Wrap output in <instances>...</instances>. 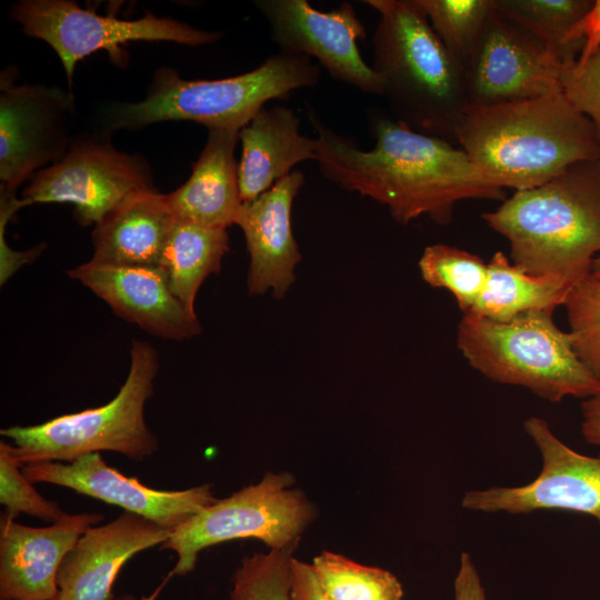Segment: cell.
<instances>
[{"label": "cell", "instance_id": "1", "mask_svg": "<svg viewBox=\"0 0 600 600\" xmlns=\"http://www.w3.org/2000/svg\"><path fill=\"white\" fill-rule=\"evenodd\" d=\"M309 119L317 133L321 174L341 189L386 206L402 224L422 216L447 224L462 200L506 199L504 189L448 140L377 117L371 126L376 143L363 150L314 112L309 111Z\"/></svg>", "mask_w": 600, "mask_h": 600}, {"label": "cell", "instance_id": "2", "mask_svg": "<svg viewBox=\"0 0 600 600\" xmlns=\"http://www.w3.org/2000/svg\"><path fill=\"white\" fill-rule=\"evenodd\" d=\"M454 141L499 187L543 184L570 166L600 160L591 120L562 91L497 106H469Z\"/></svg>", "mask_w": 600, "mask_h": 600}, {"label": "cell", "instance_id": "3", "mask_svg": "<svg viewBox=\"0 0 600 600\" xmlns=\"http://www.w3.org/2000/svg\"><path fill=\"white\" fill-rule=\"evenodd\" d=\"M482 219L509 241L512 263L573 286L600 256V160L577 162L543 184L514 191Z\"/></svg>", "mask_w": 600, "mask_h": 600}, {"label": "cell", "instance_id": "4", "mask_svg": "<svg viewBox=\"0 0 600 600\" xmlns=\"http://www.w3.org/2000/svg\"><path fill=\"white\" fill-rule=\"evenodd\" d=\"M378 13L372 68L383 81L393 119L412 130L454 140L470 106L466 74L417 0H366Z\"/></svg>", "mask_w": 600, "mask_h": 600}, {"label": "cell", "instance_id": "5", "mask_svg": "<svg viewBox=\"0 0 600 600\" xmlns=\"http://www.w3.org/2000/svg\"><path fill=\"white\" fill-rule=\"evenodd\" d=\"M319 64L301 54L279 52L256 69L217 80H186L171 68L156 71L144 99L117 103L108 111L112 130L134 129L161 121H193L209 129L246 126L273 99L318 84Z\"/></svg>", "mask_w": 600, "mask_h": 600}, {"label": "cell", "instance_id": "6", "mask_svg": "<svg viewBox=\"0 0 600 600\" xmlns=\"http://www.w3.org/2000/svg\"><path fill=\"white\" fill-rule=\"evenodd\" d=\"M552 313L529 311L508 322L467 313L457 343L469 364L494 382L523 387L551 402L584 400L600 392V381L579 360L569 332L557 327Z\"/></svg>", "mask_w": 600, "mask_h": 600}, {"label": "cell", "instance_id": "7", "mask_svg": "<svg viewBox=\"0 0 600 600\" xmlns=\"http://www.w3.org/2000/svg\"><path fill=\"white\" fill-rule=\"evenodd\" d=\"M159 370L156 349L133 340L130 368L117 396L107 404L56 417L34 426L1 429L12 456L23 467L43 461L71 462L93 452L113 451L142 461L158 450L144 420Z\"/></svg>", "mask_w": 600, "mask_h": 600}, {"label": "cell", "instance_id": "8", "mask_svg": "<svg viewBox=\"0 0 600 600\" xmlns=\"http://www.w3.org/2000/svg\"><path fill=\"white\" fill-rule=\"evenodd\" d=\"M293 483L288 472H268L258 483L202 508L161 544V549L177 554L171 573L191 572L202 550L226 541L254 538L270 550L300 541L317 510L301 490L292 488Z\"/></svg>", "mask_w": 600, "mask_h": 600}, {"label": "cell", "instance_id": "9", "mask_svg": "<svg viewBox=\"0 0 600 600\" xmlns=\"http://www.w3.org/2000/svg\"><path fill=\"white\" fill-rule=\"evenodd\" d=\"M9 17L26 34L43 40L56 51L70 89L77 63L99 50L120 58V47L130 41H169L197 47L214 43L222 36L152 12L134 20L100 16L70 0H21L11 7Z\"/></svg>", "mask_w": 600, "mask_h": 600}, {"label": "cell", "instance_id": "10", "mask_svg": "<svg viewBox=\"0 0 600 600\" xmlns=\"http://www.w3.org/2000/svg\"><path fill=\"white\" fill-rule=\"evenodd\" d=\"M157 190L147 161L117 150L102 138L74 141L58 162L41 169L24 187L21 200L71 203L83 226L97 224L129 197Z\"/></svg>", "mask_w": 600, "mask_h": 600}, {"label": "cell", "instance_id": "11", "mask_svg": "<svg viewBox=\"0 0 600 600\" xmlns=\"http://www.w3.org/2000/svg\"><path fill=\"white\" fill-rule=\"evenodd\" d=\"M72 93L56 86L17 83L13 72L0 80V194L61 160L70 142Z\"/></svg>", "mask_w": 600, "mask_h": 600}, {"label": "cell", "instance_id": "12", "mask_svg": "<svg viewBox=\"0 0 600 600\" xmlns=\"http://www.w3.org/2000/svg\"><path fill=\"white\" fill-rule=\"evenodd\" d=\"M523 429L540 452L542 467L539 474L520 487L468 491L462 498V507L509 514L566 510L590 516L600 524V453L590 457L574 451L539 417L528 418Z\"/></svg>", "mask_w": 600, "mask_h": 600}, {"label": "cell", "instance_id": "13", "mask_svg": "<svg viewBox=\"0 0 600 600\" xmlns=\"http://www.w3.org/2000/svg\"><path fill=\"white\" fill-rule=\"evenodd\" d=\"M562 62L496 3L464 70L470 106H497L562 91Z\"/></svg>", "mask_w": 600, "mask_h": 600}, {"label": "cell", "instance_id": "14", "mask_svg": "<svg viewBox=\"0 0 600 600\" xmlns=\"http://www.w3.org/2000/svg\"><path fill=\"white\" fill-rule=\"evenodd\" d=\"M280 52L313 57L338 81L368 94H383V81L360 54L367 30L350 2L324 12L307 0H258Z\"/></svg>", "mask_w": 600, "mask_h": 600}, {"label": "cell", "instance_id": "15", "mask_svg": "<svg viewBox=\"0 0 600 600\" xmlns=\"http://www.w3.org/2000/svg\"><path fill=\"white\" fill-rule=\"evenodd\" d=\"M32 483L47 482L118 506L128 512L174 530L206 506L214 502L210 484L184 490H157L109 467L100 452L71 462L43 461L22 467Z\"/></svg>", "mask_w": 600, "mask_h": 600}, {"label": "cell", "instance_id": "16", "mask_svg": "<svg viewBox=\"0 0 600 600\" xmlns=\"http://www.w3.org/2000/svg\"><path fill=\"white\" fill-rule=\"evenodd\" d=\"M101 513L67 514L48 527H28L6 513L0 522L1 600H54L57 574L78 539Z\"/></svg>", "mask_w": 600, "mask_h": 600}, {"label": "cell", "instance_id": "17", "mask_svg": "<svg viewBox=\"0 0 600 600\" xmlns=\"http://www.w3.org/2000/svg\"><path fill=\"white\" fill-rule=\"evenodd\" d=\"M67 274L104 300L116 314L152 336L184 340L201 333L197 314L171 292L159 268L88 261Z\"/></svg>", "mask_w": 600, "mask_h": 600}, {"label": "cell", "instance_id": "18", "mask_svg": "<svg viewBox=\"0 0 600 600\" xmlns=\"http://www.w3.org/2000/svg\"><path fill=\"white\" fill-rule=\"evenodd\" d=\"M170 532L128 511L109 523L90 527L60 564L54 600H111L123 564L136 553L161 546Z\"/></svg>", "mask_w": 600, "mask_h": 600}, {"label": "cell", "instance_id": "19", "mask_svg": "<svg viewBox=\"0 0 600 600\" xmlns=\"http://www.w3.org/2000/svg\"><path fill=\"white\" fill-rule=\"evenodd\" d=\"M304 174L293 170L256 200L242 203L237 223L250 254L248 290L263 294L272 290L282 299L294 281V268L301 260L296 242L291 212Z\"/></svg>", "mask_w": 600, "mask_h": 600}, {"label": "cell", "instance_id": "20", "mask_svg": "<svg viewBox=\"0 0 600 600\" xmlns=\"http://www.w3.org/2000/svg\"><path fill=\"white\" fill-rule=\"evenodd\" d=\"M300 119L283 106L262 108L239 130L238 180L242 203L256 200L292 168L317 159V139L300 133Z\"/></svg>", "mask_w": 600, "mask_h": 600}, {"label": "cell", "instance_id": "21", "mask_svg": "<svg viewBox=\"0 0 600 600\" xmlns=\"http://www.w3.org/2000/svg\"><path fill=\"white\" fill-rule=\"evenodd\" d=\"M238 141L239 130H208L189 179L166 194L174 219L226 229L237 223L242 207L234 158Z\"/></svg>", "mask_w": 600, "mask_h": 600}, {"label": "cell", "instance_id": "22", "mask_svg": "<svg viewBox=\"0 0 600 600\" xmlns=\"http://www.w3.org/2000/svg\"><path fill=\"white\" fill-rule=\"evenodd\" d=\"M173 220L166 194L158 190L136 193L94 224L90 261L158 268Z\"/></svg>", "mask_w": 600, "mask_h": 600}, {"label": "cell", "instance_id": "23", "mask_svg": "<svg viewBox=\"0 0 600 600\" xmlns=\"http://www.w3.org/2000/svg\"><path fill=\"white\" fill-rule=\"evenodd\" d=\"M571 288L562 279L529 273L497 251L488 262L486 287L469 313L508 322L529 311L553 312L564 304Z\"/></svg>", "mask_w": 600, "mask_h": 600}, {"label": "cell", "instance_id": "24", "mask_svg": "<svg viewBox=\"0 0 600 600\" xmlns=\"http://www.w3.org/2000/svg\"><path fill=\"white\" fill-rule=\"evenodd\" d=\"M228 251L226 228L174 219L158 268L171 292L190 312L196 313L194 300L200 286L210 274L220 271L221 260Z\"/></svg>", "mask_w": 600, "mask_h": 600}, {"label": "cell", "instance_id": "25", "mask_svg": "<svg viewBox=\"0 0 600 600\" xmlns=\"http://www.w3.org/2000/svg\"><path fill=\"white\" fill-rule=\"evenodd\" d=\"M496 8L528 30L568 67L579 51L567 40L571 28L588 12L592 0H494Z\"/></svg>", "mask_w": 600, "mask_h": 600}, {"label": "cell", "instance_id": "26", "mask_svg": "<svg viewBox=\"0 0 600 600\" xmlns=\"http://www.w3.org/2000/svg\"><path fill=\"white\" fill-rule=\"evenodd\" d=\"M310 564L329 600H402V586L388 570L330 551H322Z\"/></svg>", "mask_w": 600, "mask_h": 600}, {"label": "cell", "instance_id": "27", "mask_svg": "<svg viewBox=\"0 0 600 600\" xmlns=\"http://www.w3.org/2000/svg\"><path fill=\"white\" fill-rule=\"evenodd\" d=\"M418 266L422 279L433 288L448 290L463 314L472 310L488 279V262L443 243L426 247Z\"/></svg>", "mask_w": 600, "mask_h": 600}, {"label": "cell", "instance_id": "28", "mask_svg": "<svg viewBox=\"0 0 600 600\" xmlns=\"http://www.w3.org/2000/svg\"><path fill=\"white\" fill-rule=\"evenodd\" d=\"M431 28L466 70L494 0H417Z\"/></svg>", "mask_w": 600, "mask_h": 600}, {"label": "cell", "instance_id": "29", "mask_svg": "<svg viewBox=\"0 0 600 600\" xmlns=\"http://www.w3.org/2000/svg\"><path fill=\"white\" fill-rule=\"evenodd\" d=\"M298 544L244 557L233 574L230 600H291V564Z\"/></svg>", "mask_w": 600, "mask_h": 600}, {"label": "cell", "instance_id": "30", "mask_svg": "<svg viewBox=\"0 0 600 600\" xmlns=\"http://www.w3.org/2000/svg\"><path fill=\"white\" fill-rule=\"evenodd\" d=\"M563 307L572 348L600 381V279L590 273L574 283Z\"/></svg>", "mask_w": 600, "mask_h": 600}, {"label": "cell", "instance_id": "31", "mask_svg": "<svg viewBox=\"0 0 600 600\" xmlns=\"http://www.w3.org/2000/svg\"><path fill=\"white\" fill-rule=\"evenodd\" d=\"M0 502L6 507L4 513L13 519L22 512L54 523L67 516L58 503L36 491L12 456L10 443L3 440L0 442Z\"/></svg>", "mask_w": 600, "mask_h": 600}, {"label": "cell", "instance_id": "32", "mask_svg": "<svg viewBox=\"0 0 600 600\" xmlns=\"http://www.w3.org/2000/svg\"><path fill=\"white\" fill-rule=\"evenodd\" d=\"M561 86L573 107L591 120L600 142V50L583 64L566 67Z\"/></svg>", "mask_w": 600, "mask_h": 600}, {"label": "cell", "instance_id": "33", "mask_svg": "<svg viewBox=\"0 0 600 600\" xmlns=\"http://www.w3.org/2000/svg\"><path fill=\"white\" fill-rule=\"evenodd\" d=\"M567 40L579 51L577 64H583L600 50V0L593 1L588 12L571 28Z\"/></svg>", "mask_w": 600, "mask_h": 600}, {"label": "cell", "instance_id": "34", "mask_svg": "<svg viewBox=\"0 0 600 600\" xmlns=\"http://www.w3.org/2000/svg\"><path fill=\"white\" fill-rule=\"evenodd\" d=\"M291 600H329L310 563L293 558L291 564Z\"/></svg>", "mask_w": 600, "mask_h": 600}, {"label": "cell", "instance_id": "35", "mask_svg": "<svg viewBox=\"0 0 600 600\" xmlns=\"http://www.w3.org/2000/svg\"><path fill=\"white\" fill-rule=\"evenodd\" d=\"M454 600H486L478 570L469 553L462 552L454 580Z\"/></svg>", "mask_w": 600, "mask_h": 600}, {"label": "cell", "instance_id": "36", "mask_svg": "<svg viewBox=\"0 0 600 600\" xmlns=\"http://www.w3.org/2000/svg\"><path fill=\"white\" fill-rule=\"evenodd\" d=\"M581 433L584 440L600 447V392L581 403Z\"/></svg>", "mask_w": 600, "mask_h": 600}, {"label": "cell", "instance_id": "37", "mask_svg": "<svg viewBox=\"0 0 600 600\" xmlns=\"http://www.w3.org/2000/svg\"><path fill=\"white\" fill-rule=\"evenodd\" d=\"M1 244V284L7 282V280L14 273V271L32 261L39 253H41L44 244H39L31 250L24 252H17L9 248L6 243L3 236L0 238Z\"/></svg>", "mask_w": 600, "mask_h": 600}, {"label": "cell", "instance_id": "38", "mask_svg": "<svg viewBox=\"0 0 600 600\" xmlns=\"http://www.w3.org/2000/svg\"><path fill=\"white\" fill-rule=\"evenodd\" d=\"M591 274L600 279V256L597 257L592 263Z\"/></svg>", "mask_w": 600, "mask_h": 600}, {"label": "cell", "instance_id": "39", "mask_svg": "<svg viewBox=\"0 0 600 600\" xmlns=\"http://www.w3.org/2000/svg\"><path fill=\"white\" fill-rule=\"evenodd\" d=\"M117 600H137V599L132 594H123ZM142 600H153V597L148 598V599H142Z\"/></svg>", "mask_w": 600, "mask_h": 600}]
</instances>
